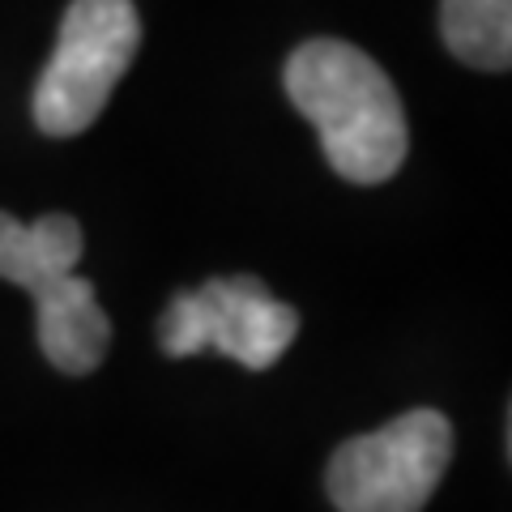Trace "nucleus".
Here are the masks:
<instances>
[{
    "label": "nucleus",
    "instance_id": "4",
    "mask_svg": "<svg viewBox=\"0 0 512 512\" xmlns=\"http://www.w3.org/2000/svg\"><path fill=\"white\" fill-rule=\"evenodd\" d=\"M299 316L291 303L269 295V286L252 274L210 278L197 291H180L158 325V342L171 359H188L201 350H222L227 359L265 372L291 350Z\"/></svg>",
    "mask_w": 512,
    "mask_h": 512
},
{
    "label": "nucleus",
    "instance_id": "5",
    "mask_svg": "<svg viewBox=\"0 0 512 512\" xmlns=\"http://www.w3.org/2000/svg\"><path fill=\"white\" fill-rule=\"evenodd\" d=\"M39 312V346L52 367L69 376H86L107 359L111 325L94 303V286L77 274H52L30 286Z\"/></svg>",
    "mask_w": 512,
    "mask_h": 512
},
{
    "label": "nucleus",
    "instance_id": "6",
    "mask_svg": "<svg viewBox=\"0 0 512 512\" xmlns=\"http://www.w3.org/2000/svg\"><path fill=\"white\" fill-rule=\"evenodd\" d=\"M82 248L86 235L69 214H43L39 222L0 214V278L22 291L43 274H73Z\"/></svg>",
    "mask_w": 512,
    "mask_h": 512
},
{
    "label": "nucleus",
    "instance_id": "7",
    "mask_svg": "<svg viewBox=\"0 0 512 512\" xmlns=\"http://www.w3.org/2000/svg\"><path fill=\"white\" fill-rule=\"evenodd\" d=\"M440 35L461 64L504 73L512 64V0H444Z\"/></svg>",
    "mask_w": 512,
    "mask_h": 512
},
{
    "label": "nucleus",
    "instance_id": "2",
    "mask_svg": "<svg viewBox=\"0 0 512 512\" xmlns=\"http://www.w3.org/2000/svg\"><path fill=\"white\" fill-rule=\"evenodd\" d=\"M141 47L133 0H73L56 52L35 86V124L47 137H77L103 116Z\"/></svg>",
    "mask_w": 512,
    "mask_h": 512
},
{
    "label": "nucleus",
    "instance_id": "3",
    "mask_svg": "<svg viewBox=\"0 0 512 512\" xmlns=\"http://www.w3.org/2000/svg\"><path fill=\"white\" fill-rule=\"evenodd\" d=\"M453 461V423L410 410L380 431L346 440L329 461V495L342 512H419Z\"/></svg>",
    "mask_w": 512,
    "mask_h": 512
},
{
    "label": "nucleus",
    "instance_id": "1",
    "mask_svg": "<svg viewBox=\"0 0 512 512\" xmlns=\"http://www.w3.org/2000/svg\"><path fill=\"white\" fill-rule=\"evenodd\" d=\"M286 99L316 128L329 167L350 184H384L406 163L402 99L380 64L342 39H308L282 69Z\"/></svg>",
    "mask_w": 512,
    "mask_h": 512
}]
</instances>
